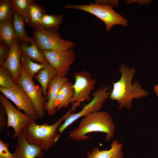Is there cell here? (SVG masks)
<instances>
[{
	"instance_id": "6da1fadb",
	"label": "cell",
	"mask_w": 158,
	"mask_h": 158,
	"mask_svg": "<svg viewBox=\"0 0 158 158\" xmlns=\"http://www.w3.org/2000/svg\"><path fill=\"white\" fill-rule=\"evenodd\" d=\"M119 71L121 74V78L118 81L113 83V88L109 98L118 101L119 109L126 107L130 109L133 99L145 97L149 93L142 89L138 81H134L132 84V80L136 72L135 68H130L121 63Z\"/></svg>"
},
{
	"instance_id": "7a4b0ae2",
	"label": "cell",
	"mask_w": 158,
	"mask_h": 158,
	"mask_svg": "<svg viewBox=\"0 0 158 158\" xmlns=\"http://www.w3.org/2000/svg\"><path fill=\"white\" fill-rule=\"evenodd\" d=\"M115 126L111 116L107 112L98 111L83 117L78 127L69 132L68 136L73 140L83 141L90 138L87 134L101 132L106 134V140L109 141L114 135Z\"/></svg>"
},
{
	"instance_id": "3957f363",
	"label": "cell",
	"mask_w": 158,
	"mask_h": 158,
	"mask_svg": "<svg viewBox=\"0 0 158 158\" xmlns=\"http://www.w3.org/2000/svg\"><path fill=\"white\" fill-rule=\"evenodd\" d=\"M71 113L69 110L54 123H46L38 125L33 120L22 130L24 136L29 143L35 144L42 150L48 151L58 140V129L62 121Z\"/></svg>"
},
{
	"instance_id": "277c9868",
	"label": "cell",
	"mask_w": 158,
	"mask_h": 158,
	"mask_svg": "<svg viewBox=\"0 0 158 158\" xmlns=\"http://www.w3.org/2000/svg\"><path fill=\"white\" fill-rule=\"evenodd\" d=\"M41 51H66L75 45L73 42L63 40L56 30H47L40 25L34 28L32 37Z\"/></svg>"
},
{
	"instance_id": "5b68a950",
	"label": "cell",
	"mask_w": 158,
	"mask_h": 158,
	"mask_svg": "<svg viewBox=\"0 0 158 158\" xmlns=\"http://www.w3.org/2000/svg\"><path fill=\"white\" fill-rule=\"evenodd\" d=\"M113 7L109 5H102L90 3L89 4L73 5L66 4V8L80 10L90 13L102 21L106 25V29L109 32L113 26L119 24L126 26L127 21L122 16L116 12Z\"/></svg>"
},
{
	"instance_id": "8992f818",
	"label": "cell",
	"mask_w": 158,
	"mask_h": 158,
	"mask_svg": "<svg viewBox=\"0 0 158 158\" xmlns=\"http://www.w3.org/2000/svg\"><path fill=\"white\" fill-rule=\"evenodd\" d=\"M110 89L109 86L100 87L92 94L93 99L89 103L84 105L80 111L75 114H70L58 129L59 138L63 131L76 120L81 117H84L90 114L99 111L106 100L109 97L111 91L110 90Z\"/></svg>"
},
{
	"instance_id": "52a82bcc",
	"label": "cell",
	"mask_w": 158,
	"mask_h": 158,
	"mask_svg": "<svg viewBox=\"0 0 158 158\" xmlns=\"http://www.w3.org/2000/svg\"><path fill=\"white\" fill-rule=\"evenodd\" d=\"M73 77L75 79L73 85L74 94L71 103L78 107L81 102L91 100L90 95L94 88L96 80L92 78L90 74L85 71L74 73Z\"/></svg>"
},
{
	"instance_id": "ba28073f",
	"label": "cell",
	"mask_w": 158,
	"mask_h": 158,
	"mask_svg": "<svg viewBox=\"0 0 158 158\" xmlns=\"http://www.w3.org/2000/svg\"><path fill=\"white\" fill-rule=\"evenodd\" d=\"M0 91L5 97L13 102L19 110H22L34 120L38 116L30 99L24 90L17 84L10 88L0 87Z\"/></svg>"
},
{
	"instance_id": "9c48e42d",
	"label": "cell",
	"mask_w": 158,
	"mask_h": 158,
	"mask_svg": "<svg viewBox=\"0 0 158 158\" xmlns=\"http://www.w3.org/2000/svg\"><path fill=\"white\" fill-rule=\"evenodd\" d=\"M41 51L48 63L56 71L57 75L65 77L75 59L74 50L71 49L66 51Z\"/></svg>"
},
{
	"instance_id": "30bf717a",
	"label": "cell",
	"mask_w": 158,
	"mask_h": 158,
	"mask_svg": "<svg viewBox=\"0 0 158 158\" xmlns=\"http://www.w3.org/2000/svg\"><path fill=\"white\" fill-rule=\"evenodd\" d=\"M20 77L17 84L21 87L28 94L34 106L38 118L44 117V105L47 102L43 96L42 88L36 86L31 78L26 73L21 65Z\"/></svg>"
},
{
	"instance_id": "8fae6325",
	"label": "cell",
	"mask_w": 158,
	"mask_h": 158,
	"mask_svg": "<svg viewBox=\"0 0 158 158\" xmlns=\"http://www.w3.org/2000/svg\"><path fill=\"white\" fill-rule=\"evenodd\" d=\"M0 102L4 107L7 117V128L12 127L14 133L12 138L15 139L19 133L34 120L26 114L17 109L4 95L0 94Z\"/></svg>"
},
{
	"instance_id": "7c38bea8",
	"label": "cell",
	"mask_w": 158,
	"mask_h": 158,
	"mask_svg": "<svg viewBox=\"0 0 158 158\" xmlns=\"http://www.w3.org/2000/svg\"><path fill=\"white\" fill-rule=\"evenodd\" d=\"M23 53L20 43L16 37L10 47L8 57L2 66L10 73L16 84L21 75V58Z\"/></svg>"
},
{
	"instance_id": "4fadbf2b",
	"label": "cell",
	"mask_w": 158,
	"mask_h": 158,
	"mask_svg": "<svg viewBox=\"0 0 158 158\" xmlns=\"http://www.w3.org/2000/svg\"><path fill=\"white\" fill-rule=\"evenodd\" d=\"M16 138L17 143L13 153L15 158H42L44 157L43 150L38 145L27 142L22 130L19 133Z\"/></svg>"
},
{
	"instance_id": "5bb4252c",
	"label": "cell",
	"mask_w": 158,
	"mask_h": 158,
	"mask_svg": "<svg viewBox=\"0 0 158 158\" xmlns=\"http://www.w3.org/2000/svg\"><path fill=\"white\" fill-rule=\"evenodd\" d=\"M69 78L57 75L49 82L47 88V101L44 107L49 116L54 115L57 110L56 102L59 91L64 83L69 80Z\"/></svg>"
},
{
	"instance_id": "9a60e30c",
	"label": "cell",
	"mask_w": 158,
	"mask_h": 158,
	"mask_svg": "<svg viewBox=\"0 0 158 158\" xmlns=\"http://www.w3.org/2000/svg\"><path fill=\"white\" fill-rule=\"evenodd\" d=\"M110 146L109 150H100L97 147L93 148L90 152H87L86 158H123L121 143L116 140L112 142Z\"/></svg>"
},
{
	"instance_id": "2e32d148",
	"label": "cell",
	"mask_w": 158,
	"mask_h": 158,
	"mask_svg": "<svg viewBox=\"0 0 158 158\" xmlns=\"http://www.w3.org/2000/svg\"><path fill=\"white\" fill-rule=\"evenodd\" d=\"M73 84L69 80L66 82L63 85L59 92L56 102L57 110H59L63 108L68 107L73 98L74 90Z\"/></svg>"
},
{
	"instance_id": "e0dca14e",
	"label": "cell",
	"mask_w": 158,
	"mask_h": 158,
	"mask_svg": "<svg viewBox=\"0 0 158 158\" xmlns=\"http://www.w3.org/2000/svg\"><path fill=\"white\" fill-rule=\"evenodd\" d=\"M12 21L16 37L19 40L28 45L29 42L36 45L33 38L29 37L26 33L25 28L26 22L23 17L15 12Z\"/></svg>"
},
{
	"instance_id": "ac0fdd59",
	"label": "cell",
	"mask_w": 158,
	"mask_h": 158,
	"mask_svg": "<svg viewBox=\"0 0 158 158\" xmlns=\"http://www.w3.org/2000/svg\"><path fill=\"white\" fill-rule=\"evenodd\" d=\"M57 75L56 71L48 63L35 76V79L41 86L43 94L46 100L48 85L51 80Z\"/></svg>"
},
{
	"instance_id": "d6986e66",
	"label": "cell",
	"mask_w": 158,
	"mask_h": 158,
	"mask_svg": "<svg viewBox=\"0 0 158 158\" xmlns=\"http://www.w3.org/2000/svg\"><path fill=\"white\" fill-rule=\"evenodd\" d=\"M16 37L12 19L0 23V41L5 42L10 48Z\"/></svg>"
},
{
	"instance_id": "ffe728a7",
	"label": "cell",
	"mask_w": 158,
	"mask_h": 158,
	"mask_svg": "<svg viewBox=\"0 0 158 158\" xmlns=\"http://www.w3.org/2000/svg\"><path fill=\"white\" fill-rule=\"evenodd\" d=\"M34 0H11V6L13 11L23 17L27 23L30 22V12Z\"/></svg>"
},
{
	"instance_id": "44dd1931",
	"label": "cell",
	"mask_w": 158,
	"mask_h": 158,
	"mask_svg": "<svg viewBox=\"0 0 158 158\" xmlns=\"http://www.w3.org/2000/svg\"><path fill=\"white\" fill-rule=\"evenodd\" d=\"M20 43L22 52L32 60L46 65L48 63L42 54V51L36 44H32L29 46L21 41Z\"/></svg>"
},
{
	"instance_id": "7402d4cb",
	"label": "cell",
	"mask_w": 158,
	"mask_h": 158,
	"mask_svg": "<svg viewBox=\"0 0 158 158\" xmlns=\"http://www.w3.org/2000/svg\"><path fill=\"white\" fill-rule=\"evenodd\" d=\"M21 61L22 67L27 74L32 79L36 74L46 66L33 62L28 56L23 52Z\"/></svg>"
},
{
	"instance_id": "603a6c76",
	"label": "cell",
	"mask_w": 158,
	"mask_h": 158,
	"mask_svg": "<svg viewBox=\"0 0 158 158\" xmlns=\"http://www.w3.org/2000/svg\"><path fill=\"white\" fill-rule=\"evenodd\" d=\"M46 14L44 7L34 3L30 7L29 25L34 28L41 25L42 19Z\"/></svg>"
},
{
	"instance_id": "cb8c5ba5",
	"label": "cell",
	"mask_w": 158,
	"mask_h": 158,
	"mask_svg": "<svg viewBox=\"0 0 158 158\" xmlns=\"http://www.w3.org/2000/svg\"><path fill=\"white\" fill-rule=\"evenodd\" d=\"M62 21V16L46 14L43 17L41 26L47 30H58Z\"/></svg>"
},
{
	"instance_id": "d4e9b609",
	"label": "cell",
	"mask_w": 158,
	"mask_h": 158,
	"mask_svg": "<svg viewBox=\"0 0 158 158\" xmlns=\"http://www.w3.org/2000/svg\"><path fill=\"white\" fill-rule=\"evenodd\" d=\"M14 12L11 7V0H0V23L12 19Z\"/></svg>"
},
{
	"instance_id": "484cf974",
	"label": "cell",
	"mask_w": 158,
	"mask_h": 158,
	"mask_svg": "<svg viewBox=\"0 0 158 158\" xmlns=\"http://www.w3.org/2000/svg\"><path fill=\"white\" fill-rule=\"evenodd\" d=\"M16 84L9 72L2 66L0 67V87L10 88Z\"/></svg>"
},
{
	"instance_id": "4316f807",
	"label": "cell",
	"mask_w": 158,
	"mask_h": 158,
	"mask_svg": "<svg viewBox=\"0 0 158 158\" xmlns=\"http://www.w3.org/2000/svg\"><path fill=\"white\" fill-rule=\"evenodd\" d=\"M10 48L4 42L0 41V67L3 66L9 54Z\"/></svg>"
},
{
	"instance_id": "83f0119b",
	"label": "cell",
	"mask_w": 158,
	"mask_h": 158,
	"mask_svg": "<svg viewBox=\"0 0 158 158\" xmlns=\"http://www.w3.org/2000/svg\"><path fill=\"white\" fill-rule=\"evenodd\" d=\"M0 158H15L8 150V145L0 140Z\"/></svg>"
},
{
	"instance_id": "f1b7e54d",
	"label": "cell",
	"mask_w": 158,
	"mask_h": 158,
	"mask_svg": "<svg viewBox=\"0 0 158 158\" xmlns=\"http://www.w3.org/2000/svg\"><path fill=\"white\" fill-rule=\"evenodd\" d=\"M7 122V117L5 109L3 105L0 104V130H2Z\"/></svg>"
},
{
	"instance_id": "f546056e",
	"label": "cell",
	"mask_w": 158,
	"mask_h": 158,
	"mask_svg": "<svg viewBox=\"0 0 158 158\" xmlns=\"http://www.w3.org/2000/svg\"><path fill=\"white\" fill-rule=\"evenodd\" d=\"M96 3L102 5H109L113 7L118 5V2L116 0H95Z\"/></svg>"
},
{
	"instance_id": "4dcf8cb0",
	"label": "cell",
	"mask_w": 158,
	"mask_h": 158,
	"mask_svg": "<svg viewBox=\"0 0 158 158\" xmlns=\"http://www.w3.org/2000/svg\"><path fill=\"white\" fill-rule=\"evenodd\" d=\"M154 89L155 92L158 96V84L154 87Z\"/></svg>"
}]
</instances>
